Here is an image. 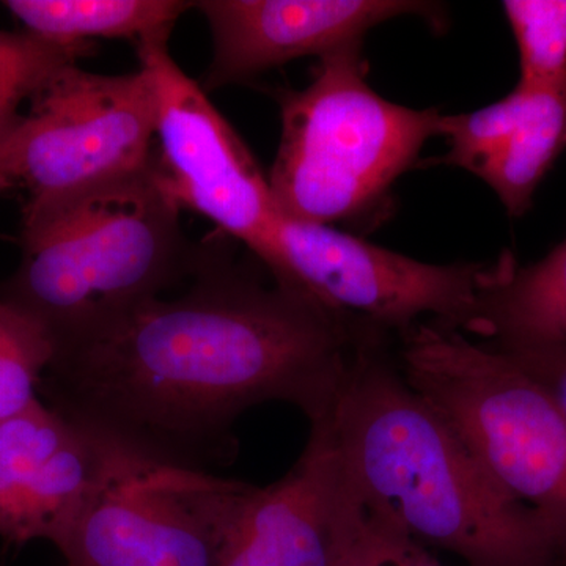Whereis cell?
Instances as JSON below:
<instances>
[{
  "label": "cell",
  "mask_w": 566,
  "mask_h": 566,
  "mask_svg": "<svg viewBox=\"0 0 566 566\" xmlns=\"http://www.w3.org/2000/svg\"><path fill=\"white\" fill-rule=\"evenodd\" d=\"M338 475L329 422L311 423L290 471L271 485L249 488L214 566H333Z\"/></svg>",
  "instance_id": "12"
},
{
  "label": "cell",
  "mask_w": 566,
  "mask_h": 566,
  "mask_svg": "<svg viewBox=\"0 0 566 566\" xmlns=\"http://www.w3.org/2000/svg\"><path fill=\"white\" fill-rule=\"evenodd\" d=\"M41 333L48 331L20 308L0 300V357Z\"/></svg>",
  "instance_id": "20"
},
{
  "label": "cell",
  "mask_w": 566,
  "mask_h": 566,
  "mask_svg": "<svg viewBox=\"0 0 566 566\" xmlns=\"http://www.w3.org/2000/svg\"><path fill=\"white\" fill-rule=\"evenodd\" d=\"M449 150L428 166H453L486 182L506 212L531 210L539 182L566 150V88L516 84L509 95L468 114L441 115Z\"/></svg>",
  "instance_id": "13"
},
{
  "label": "cell",
  "mask_w": 566,
  "mask_h": 566,
  "mask_svg": "<svg viewBox=\"0 0 566 566\" xmlns=\"http://www.w3.org/2000/svg\"><path fill=\"white\" fill-rule=\"evenodd\" d=\"M0 144V192H22V222L150 169L155 95L140 69L120 76L65 66Z\"/></svg>",
  "instance_id": "6"
},
{
  "label": "cell",
  "mask_w": 566,
  "mask_h": 566,
  "mask_svg": "<svg viewBox=\"0 0 566 566\" xmlns=\"http://www.w3.org/2000/svg\"><path fill=\"white\" fill-rule=\"evenodd\" d=\"M170 35L136 43L156 107L153 181L178 208L199 212L262 260L281 211L251 150L170 55Z\"/></svg>",
  "instance_id": "8"
},
{
  "label": "cell",
  "mask_w": 566,
  "mask_h": 566,
  "mask_svg": "<svg viewBox=\"0 0 566 566\" xmlns=\"http://www.w3.org/2000/svg\"><path fill=\"white\" fill-rule=\"evenodd\" d=\"M527 87L566 88V0H506L502 3Z\"/></svg>",
  "instance_id": "18"
},
{
  "label": "cell",
  "mask_w": 566,
  "mask_h": 566,
  "mask_svg": "<svg viewBox=\"0 0 566 566\" xmlns=\"http://www.w3.org/2000/svg\"><path fill=\"white\" fill-rule=\"evenodd\" d=\"M249 488L120 453L109 482L57 551L66 566H214Z\"/></svg>",
  "instance_id": "9"
},
{
  "label": "cell",
  "mask_w": 566,
  "mask_h": 566,
  "mask_svg": "<svg viewBox=\"0 0 566 566\" xmlns=\"http://www.w3.org/2000/svg\"><path fill=\"white\" fill-rule=\"evenodd\" d=\"M363 344L389 345L422 322L468 329L488 264H431L281 212L260 260Z\"/></svg>",
  "instance_id": "7"
},
{
  "label": "cell",
  "mask_w": 566,
  "mask_h": 566,
  "mask_svg": "<svg viewBox=\"0 0 566 566\" xmlns=\"http://www.w3.org/2000/svg\"><path fill=\"white\" fill-rule=\"evenodd\" d=\"M340 465V463H338ZM333 566H446L395 524L379 515L338 475Z\"/></svg>",
  "instance_id": "16"
},
{
  "label": "cell",
  "mask_w": 566,
  "mask_h": 566,
  "mask_svg": "<svg viewBox=\"0 0 566 566\" xmlns=\"http://www.w3.org/2000/svg\"><path fill=\"white\" fill-rule=\"evenodd\" d=\"M476 329L504 346L566 344V240L528 266L501 256L480 293Z\"/></svg>",
  "instance_id": "14"
},
{
  "label": "cell",
  "mask_w": 566,
  "mask_h": 566,
  "mask_svg": "<svg viewBox=\"0 0 566 566\" xmlns=\"http://www.w3.org/2000/svg\"><path fill=\"white\" fill-rule=\"evenodd\" d=\"M346 482L420 545L465 566H558L566 534L509 493L405 381L387 345L357 349L327 417Z\"/></svg>",
  "instance_id": "2"
},
{
  "label": "cell",
  "mask_w": 566,
  "mask_h": 566,
  "mask_svg": "<svg viewBox=\"0 0 566 566\" xmlns=\"http://www.w3.org/2000/svg\"><path fill=\"white\" fill-rule=\"evenodd\" d=\"M118 458L41 398L0 422V539L61 545L109 482Z\"/></svg>",
  "instance_id": "10"
},
{
  "label": "cell",
  "mask_w": 566,
  "mask_h": 566,
  "mask_svg": "<svg viewBox=\"0 0 566 566\" xmlns=\"http://www.w3.org/2000/svg\"><path fill=\"white\" fill-rule=\"evenodd\" d=\"M25 32L40 39L76 46L93 39L170 35L174 25L193 2L186 0H6Z\"/></svg>",
  "instance_id": "15"
},
{
  "label": "cell",
  "mask_w": 566,
  "mask_h": 566,
  "mask_svg": "<svg viewBox=\"0 0 566 566\" xmlns=\"http://www.w3.org/2000/svg\"><path fill=\"white\" fill-rule=\"evenodd\" d=\"M409 387L517 501L566 534V416L506 354L422 322L397 340Z\"/></svg>",
  "instance_id": "5"
},
{
  "label": "cell",
  "mask_w": 566,
  "mask_h": 566,
  "mask_svg": "<svg viewBox=\"0 0 566 566\" xmlns=\"http://www.w3.org/2000/svg\"><path fill=\"white\" fill-rule=\"evenodd\" d=\"M493 348L512 357L539 386L545 387L546 392L556 400L566 416V344L493 346Z\"/></svg>",
  "instance_id": "19"
},
{
  "label": "cell",
  "mask_w": 566,
  "mask_h": 566,
  "mask_svg": "<svg viewBox=\"0 0 566 566\" xmlns=\"http://www.w3.org/2000/svg\"><path fill=\"white\" fill-rule=\"evenodd\" d=\"M91 50L92 43L63 46L29 32L0 31V144L20 120L22 104Z\"/></svg>",
  "instance_id": "17"
},
{
  "label": "cell",
  "mask_w": 566,
  "mask_h": 566,
  "mask_svg": "<svg viewBox=\"0 0 566 566\" xmlns=\"http://www.w3.org/2000/svg\"><path fill=\"white\" fill-rule=\"evenodd\" d=\"M193 9L203 14L212 39L205 92L363 44L376 25L406 14L444 21L439 3L415 0H200Z\"/></svg>",
  "instance_id": "11"
},
{
  "label": "cell",
  "mask_w": 566,
  "mask_h": 566,
  "mask_svg": "<svg viewBox=\"0 0 566 566\" xmlns=\"http://www.w3.org/2000/svg\"><path fill=\"white\" fill-rule=\"evenodd\" d=\"M180 210L147 172L84 193L22 222L21 262L0 300L41 324L61 345L202 271Z\"/></svg>",
  "instance_id": "3"
},
{
  "label": "cell",
  "mask_w": 566,
  "mask_h": 566,
  "mask_svg": "<svg viewBox=\"0 0 566 566\" xmlns=\"http://www.w3.org/2000/svg\"><path fill=\"white\" fill-rule=\"evenodd\" d=\"M359 348L303 294L211 255L181 296L59 346L40 392L122 455L211 472L232 463L234 423L255 406L327 419Z\"/></svg>",
  "instance_id": "1"
},
{
  "label": "cell",
  "mask_w": 566,
  "mask_h": 566,
  "mask_svg": "<svg viewBox=\"0 0 566 566\" xmlns=\"http://www.w3.org/2000/svg\"><path fill=\"white\" fill-rule=\"evenodd\" d=\"M363 44L324 55L307 87L279 96L282 137L268 180L294 221L364 219L438 136L441 112L387 102L370 87Z\"/></svg>",
  "instance_id": "4"
}]
</instances>
